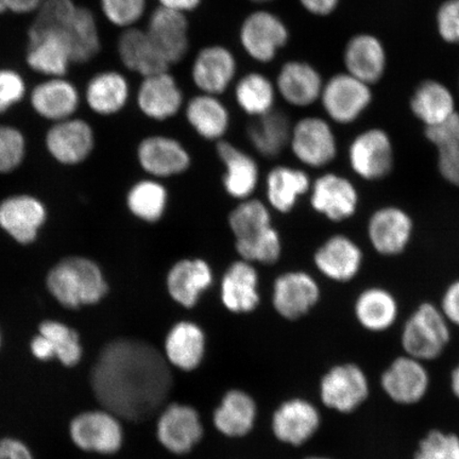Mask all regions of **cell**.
<instances>
[{
	"label": "cell",
	"mask_w": 459,
	"mask_h": 459,
	"mask_svg": "<svg viewBox=\"0 0 459 459\" xmlns=\"http://www.w3.org/2000/svg\"><path fill=\"white\" fill-rule=\"evenodd\" d=\"M90 382L102 409L136 423L156 415L174 385L164 354L152 343L128 337L101 349Z\"/></svg>",
	"instance_id": "cell-1"
},
{
	"label": "cell",
	"mask_w": 459,
	"mask_h": 459,
	"mask_svg": "<svg viewBox=\"0 0 459 459\" xmlns=\"http://www.w3.org/2000/svg\"><path fill=\"white\" fill-rule=\"evenodd\" d=\"M50 294L63 307L78 309L100 303L108 290L99 265L89 258H65L48 275Z\"/></svg>",
	"instance_id": "cell-2"
},
{
	"label": "cell",
	"mask_w": 459,
	"mask_h": 459,
	"mask_svg": "<svg viewBox=\"0 0 459 459\" xmlns=\"http://www.w3.org/2000/svg\"><path fill=\"white\" fill-rule=\"evenodd\" d=\"M452 341V326L438 306L423 302L402 326V351L429 364L439 359Z\"/></svg>",
	"instance_id": "cell-3"
},
{
	"label": "cell",
	"mask_w": 459,
	"mask_h": 459,
	"mask_svg": "<svg viewBox=\"0 0 459 459\" xmlns=\"http://www.w3.org/2000/svg\"><path fill=\"white\" fill-rule=\"evenodd\" d=\"M321 402L338 414L350 415L368 402L371 382L368 373L357 363H342L331 367L321 377Z\"/></svg>",
	"instance_id": "cell-4"
},
{
	"label": "cell",
	"mask_w": 459,
	"mask_h": 459,
	"mask_svg": "<svg viewBox=\"0 0 459 459\" xmlns=\"http://www.w3.org/2000/svg\"><path fill=\"white\" fill-rule=\"evenodd\" d=\"M290 31L282 17L268 10H255L245 16L238 39L245 54L260 65L275 60L290 43Z\"/></svg>",
	"instance_id": "cell-5"
},
{
	"label": "cell",
	"mask_w": 459,
	"mask_h": 459,
	"mask_svg": "<svg viewBox=\"0 0 459 459\" xmlns=\"http://www.w3.org/2000/svg\"><path fill=\"white\" fill-rule=\"evenodd\" d=\"M378 385L394 404L410 407L426 400L432 386V377L428 364L403 353L382 371Z\"/></svg>",
	"instance_id": "cell-6"
},
{
	"label": "cell",
	"mask_w": 459,
	"mask_h": 459,
	"mask_svg": "<svg viewBox=\"0 0 459 459\" xmlns=\"http://www.w3.org/2000/svg\"><path fill=\"white\" fill-rule=\"evenodd\" d=\"M350 168L365 181L385 179L394 169V149L386 131L371 128L354 137L348 149Z\"/></svg>",
	"instance_id": "cell-7"
},
{
	"label": "cell",
	"mask_w": 459,
	"mask_h": 459,
	"mask_svg": "<svg viewBox=\"0 0 459 459\" xmlns=\"http://www.w3.org/2000/svg\"><path fill=\"white\" fill-rule=\"evenodd\" d=\"M290 147L294 157L309 169H324L337 157V140L328 120L306 117L292 125Z\"/></svg>",
	"instance_id": "cell-8"
},
{
	"label": "cell",
	"mask_w": 459,
	"mask_h": 459,
	"mask_svg": "<svg viewBox=\"0 0 459 459\" xmlns=\"http://www.w3.org/2000/svg\"><path fill=\"white\" fill-rule=\"evenodd\" d=\"M326 117L338 125H349L360 117L372 100L369 84L352 74H337L325 82L320 96Z\"/></svg>",
	"instance_id": "cell-9"
},
{
	"label": "cell",
	"mask_w": 459,
	"mask_h": 459,
	"mask_svg": "<svg viewBox=\"0 0 459 459\" xmlns=\"http://www.w3.org/2000/svg\"><path fill=\"white\" fill-rule=\"evenodd\" d=\"M70 435L79 449L102 455H115L124 443L120 419L105 409L84 411L74 417Z\"/></svg>",
	"instance_id": "cell-10"
},
{
	"label": "cell",
	"mask_w": 459,
	"mask_h": 459,
	"mask_svg": "<svg viewBox=\"0 0 459 459\" xmlns=\"http://www.w3.org/2000/svg\"><path fill=\"white\" fill-rule=\"evenodd\" d=\"M309 194L313 210L332 222L346 221L359 210V189L347 177L335 172L319 176Z\"/></svg>",
	"instance_id": "cell-11"
},
{
	"label": "cell",
	"mask_w": 459,
	"mask_h": 459,
	"mask_svg": "<svg viewBox=\"0 0 459 459\" xmlns=\"http://www.w3.org/2000/svg\"><path fill=\"white\" fill-rule=\"evenodd\" d=\"M414 235V221L397 205L376 210L367 223V238L372 249L383 256H397L407 249Z\"/></svg>",
	"instance_id": "cell-12"
},
{
	"label": "cell",
	"mask_w": 459,
	"mask_h": 459,
	"mask_svg": "<svg viewBox=\"0 0 459 459\" xmlns=\"http://www.w3.org/2000/svg\"><path fill=\"white\" fill-rule=\"evenodd\" d=\"M320 298L317 280L307 272H286L280 274L273 285V308L286 320L304 317L317 306Z\"/></svg>",
	"instance_id": "cell-13"
},
{
	"label": "cell",
	"mask_w": 459,
	"mask_h": 459,
	"mask_svg": "<svg viewBox=\"0 0 459 459\" xmlns=\"http://www.w3.org/2000/svg\"><path fill=\"white\" fill-rule=\"evenodd\" d=\"M237 74V56L223 45L204 46L192 62L191 79L200 93L215 96L226 93Z\"/></svg>",
	"instance_id": "cell-14"
},
{
	"label": "cell",
	"mask_w": 459,
	"mask_h": 459,
	"mask_svg": "<svg viewBox=\"0 0 459 459\" xmlns=\"http://www.w3.org/2000/svg\"><path fill=\"white\" fill-rule=\"evenodd\" d=\"M314 265L325 278L348 283L358 277L364 265V252L351 238L332 235L314 254Z\"/></svg>",
	"instance_id": "cell-15"
},
{
	"label": "cell",
	"mask_w": 459,
	"mask_h": 459,
	"mask_svg": "<svg viewBox=\"0 0 459 459\" xmlns=\"http://www.w3.org/2000/svg\"><path fill=\"white\" fill-rule=\"evenodd\" d=\"M157 436L166 450L177 455H186L204 436L198 411L186 404L166 406L158 419Z\"/></svg>",
	"instance_id": "cell-16"
},
{
	"label": "cell",
	"mask_w": 459,
	"mask_h": 459,
	"mask_svg": "<svg viewBox=\"0 0 459 459\" xmlns=\"http://www.w3.org/2000/svg\"><path fill=\"white\" fill-rule=\"evenodd\" d=\"M137 160L141 168L157 179L185 174L192 164L186 146L163 134L145 137L137 147Z\"/></svg>",
	"instance_id": "cell-17"
},
{
	"label": "cell",
	"mask_w": 459,
	"mask_h": 459,
	"mask_svg": "<svg viewBox=\"0 0 459 459\" xmlns=\"http://www.w3.org/2000/svg\"><path fill=\"white\" fill-rule=\"evenodd\" d=\"M137 106L146 117L165 122L185 107V93L169 71L143 77L137 90Z\"/></svg>",
	"instance_id": "cell-18"
},
{
	"label": "cell",
	"mask_w": 459,
	"mask_h": 459,
	"mask_svg": "<svg viewBox=\"0 0 459 459\" xmlns=\"http://www.w3.org/2000/svg\"><path fill=\"white\" fill-rule=\"evenodd\" d=\"M214 282V272L204 258H182L166 275V290L172 301L185 308L197 306Z\"/></svg>",
	"instance_id": "cell-19"
},
{
	"label": "cell",
	"mask_w": 459,
	"mask_h": 459,
	"mask_svg": "<svg viewBox=\"0 0 459 459\" xmlns=\"http://www.w3.org/2000/svg\"><path fill=\"white\" fill-rule=\"evenodd\" d=\"M228 222L234 237L235 250L240 256L277 230L273 225L269 205L252 197L239 201L230 212Z\"/></svg>",
	"instance_id": "cell-20"
},
{
	"label": "cell",
	"mask_w": 459,
	"mask_h": 459,
	"mask_svg": "<svg viewBox=\"0 0 459 459\" xmlns=\"http://www.w3.org/2000/svg\"><path fill=\"white\" fill-rule=\"evenodd\" d=\"M145 30L170 67L185 60L191 45L186 14L158 7L149 16Z\"/></svg>",
	"instance_id": "cell-21"
},
{
	"label": "cell",
	"mask_w": 459,
	"mask_h": 459,
	"mask_svg": "<svg viewBox=\"0 0 459 459\" xmlns=\"http://www.w3.org/2000/svg\"><path fill=\"white\" fill-rule=\"evenodd\" d=\"M278 96L287 105L307 108L320 100L324 89V79L317 68L301 60L283 63L275 78Z\"/></svg>",
	"instance_id": "cell-22"
},
{
	"label": "cell",
	"mask_w": 459,
	"mask_h": 459,
	"mask_svg": "<svg viewBox=\"0 0 459 459\" xmlns=\"http://www.w3.org/2000/svg\"><path fill=\"white\" fill-rule=\"evenodd\" d=\"M260 277L255 264L239 258L229 265L221 283L222 306L233 314H249L260 306Z\"/></svg>",
	"instance_id": "cell-23"
},
{
	"label": "cell",
	"mask_w": 459,
	"mask_h": 459,
	"mask_svg": "<svg viewBox=\"0 0 459 459\" xmlns=\"http://www.w3.org/2000/svg\"><path fill=\"white\" fill-rule=\"evenodd\" d=\"M216 152L225 166L222 185L230 197L238 201L249 199L260 181V169L256 160L234 143L217 142Z\"/></svg>",
	"instance_id": "cell-24"
},
{
	"label": "cell",
	"mask_w": 459,
	"mask_h": 459,
	"mask_svg": "<svg viewBox=\"0 0 459 459\" xmlns=\"http://www.w3.org/2000/svg\"><path fill=\"white\" fill-rule=\"evenodd\" d=\"M320 424L321 416L317 407L303 399L284 402L273 419L275 437L295 446L311 439L317 433Z\"/></svg>",
	"instance_id": "cell-25"
},
{
	"label": "cell",
	"mask_w": 459,
	"mask_h": 459,
	"mask_svg": "<svg viewBox=\"0 0 459 459\" xmlns=\"http://www.w3.org/2000/svg\"><path fill=\"white\" fill-rule=\"evenodd\" d=\"M93 130L82 119H65L57 122L46 135V146L51 156L60 163H82L93 151Z\"/></svg>",
	"instance_id": "cell-26"
},
{
	"label": "cell",
	"mask_w": 459,
	"mask_h": 459,
	"mask_svg": "<svg viewBox=\"0 0 459 459\" xmlns=\"http://www.w3.org/2000/svg\"><path fill=\"white\" fill-rule=\"evenodd\" d=\"M353 311L361 329L381 334L397 325L400 307L392 291L381 286H371L359 292Z\"/></svg>",
	"instance_id": "cell-27"
},
{
	"label": "cell",
	"mask_w": 459,
	"mask_h": 459,
	"mask_svg": "<svg viewBox=\"0 0 459 459\" xmlns=\"http://www.w3.org/2000/svg\"><path fill=\"white\" fill-rule=\"evenodd\" d=\"M45 220L44 205L26 195L10 197L0 204V227L20 244L34 242Z\"/></svg>",
	"instance_id": "cell-28"
},
{
	"label": "cell",
	"mask_w": 459,
	"mask_h": 459,
	"mask_svg": "<svg viewBox=\"0 0 459 459\" xmlns=\"http://www.w3.org/2000/svg\"><path fill=\"white\" fill-rule=\"evenodd\" d=\"M120 61L129 71L147 77L169 71V65L160 55L146 30L132 27L125 29L117 43Z\"/></svg>",
	"instance_id": "cell-29"
},
{
	"label": "cell",
	"mask_w": 459,
	"mask_h": 459,
	"mask_svg": "<svg viewBox=\"0 0 459 459\" xmlns=\"http://www.w3.org/2000/svg\"><path fill=\"white\" fill-rule=\"evenodd\" d=\"M26 60L34 72L51 78L65 76L72 56L66 39L61 32L28 34Z\"/></svg>",
	"instance_id": "cell-30"
},
{
	"label": "cell",
	"mask_w": 459,
	"mask_h": 459,
	"mask_svg": "<svg viewBox=\"0 0 459 459\" xmlns=\"http://www.w3.org/2000/svg\"><path fill=\"white\" fill-rule=\"evenodd\" d=\"M204 353L205 335L197 324L182 320L171 326L164 343V357L169 365L192 371L199 367Z\"/></svg>",
	"instance_id": "cell-31"
},
{
	"label": "cell",
	"mask_w": 459,
	"mask_h": 459,
	"mask_svg": "<svg viewBox=\"0 0 459 459\" xmlns=\"http://www.w3.org/2000/svg\"><path fill=\"white\" fill-rule=\"evenodd\" d=\"M343 63L348 74L370 85L385 72V49L380 39L371 34H359L344 48Z\"/></svg>",
	"instance_id": "cell-32"
},
{
	"label": "cell",
	"mask_w": 459,
	"mask_h": 459,
	"mask_svg": "<svg viewBox=\"0 0 459 459\" xmlns=\"http://www.w3.org/2000/svg\"><path fill=\"white\" fill-rule=\"evenodd\" d=\"M307 171L292 166L278 165L266 177V197L269 208L281 214H289L304 195L312 187Z\"/></svg>",
	"instance_id": "cell-33"
},
{
	"label": "cell",
	"mask_w": 459,
	"mask_h": 459,
	"mask_svg": "<svg viewBox=\"0 0 459 459\" xmlns=\"http://www.w3.org/2000/svg\"><path fill=\"white\" fill-rule=\"evenodd\" d=\"M186 122L204 140L220 142L228 134L231 117L220 96L199 93L186 102Z\"/></svg>",
	"instance_id": "cell-34"
},
{
	"label": "cell",
	"mask_w": 459,
	"mask_h": 459,
	"mask_svg": "<svg viewBox=\"0 0 459 459\" xmlns=\"http://www.w3.org/2000/svg\"><path fill=\"white\" fill-rule=\"evenodd\" d=\"M30 103L39 117L62 122L77 111L80 96L76 86L68 80L50 78L32 90Z\"/></svg>",
	"instance_id": "cell-35"
},
{
	"label": "cell",
	"mask_w": 459,
	"mask_h": 459,
	"mask_svg": "<svg viewBox=\"0 0 459 459\" xmlns=\"http://www.w3.org/2000/svg\"><path fill=\"white\" fill-rule=\"evenodd\" d=\"M292 124L289 115L273 110L248 126L247 135L251 146L263 158L275 159L290 147Z\"/></svg>",
	"instance_id": "cell-36"
},
{
	"label": "cell",
	"mask_w": 459,
	"mask_h": 459,
	"mask_svg": "<svg viewBox=\"0 0 459 459\" xmlns=\"http://www.w3.org/2000/svg\"><path fill=\"white\" fill-rule=\"evenodd\" d=\"M130 93V83L122 73L107 71L90 80L85 97L91 111L108 117L127 106Z\"/></svg>",
	"instance_id": "cell-37"
},
{
	"label": "cell",
	"mask_w": 459,
	"mask_h": 459,
	"mask_svg": "<svg viewBox=\"0 0 459 459\" xmlns=\"http://www.w3.org/2000/svg\"><path fill=\"white\" fill-rule=\"evenodd\" d=\"M256 405L254 399L242 390H230L217 407L213 421L227 437H243L255 427Z\"/></svg>",
	"instance_id": "cell-38"
},
{
	"label": "cell",
	"mask_w": 459,
	"mask_h": 459,
	"mask_svg": "<svg viewBox=\"0 0 459 459\" xmlns=\"http://www.w3.org/2000/svg\"><path fill=\"white\" fill-rule=\"evenodd\" d=\"M411 108L426 128L444 124L457 113L450 90L434 80H428L418 86L411 97Z\"/></svg>",
	"instance_id": "cell-39"
},
{
	"label": "cell",
	"mask_w": 459,
	"mask_h": 459,
	"mask_svg": "<svg viewBox=\"0 0 459 459\" xmlns=\"http://www.w3.org/2000/svg\"><path fill=\"white\" fill-rule=\"evenodd\" d=\"M277 97L274 82L262 73L245 74L234 84L237 105L240 110L255 118L274 110Z\"/></svg>",
	"instance_id": "cell-40"
},
{
	"label": "cell",
	"mask_w": 459,
	"mask_h": 459,
	"mask_svg": "<svg viewBox=\"0 0 459 459\" xmlns=\"http://www.w3.org/2000/svg\"><path fill=\"white\" fill-rule=\"evenodd\" d=\"M426 137L437 152V168L449 185L459 187V113L436 127L426 128Z\"/></svg>",
	"instance_id": "cell-41"
},
{
	"label": "cell",
	"mask_w": 459,
	"mask_h": 459,
	"mask_svg": "<svg viewBox=\"0 0 459 459\" xmlns=\"http://www.w3.org/2000/svg\"><path fill=\"white\" fill-rule=\"evenodd\" d=\"M61 33L70 48L73 63L89 62L100 51L99 27L88 8L77 7L70 25Z\"/></svg>",
	"instance_id": "cell-42"
},
{
	"label": "cell",
	"mask_w": 459,
	"mask_h": 459,
	"mask_svg": "<svg viewBox=\"0 0 459 459\" xmlns=\"http://www.w3.org/2000/svg\"><path fill=\"white\" fill-rule=\"evenodd\" d=\"M127 205L131 213L140 221L156 223L162 220L168 210V189L158 180H142L131 187Z\"/></svg>",
	"instance_id": "cell-43"
},
{
	"label": "cell",
	"mask_w": 459,
	"mask_h": 459,
	"mask_svg": "<svg viewBox=\"0 0 459 459\" xmlns=\"http://www.w3.org/2000/svg\"><path fill=\"white\" fill-rule=\"evenodd\" d=\"M39 334L48 342L54 358L65 367H74L82 359V346L77 331L55 320L43 321Z\"/></svg>",
	"instance_id": "cell-44"
},
{
	"label": "cell",
	"mask_w": 459,
	"mask_h": 459,
	"mask_svg": "<svg viewBox=\"0 0 459 459\" xmlns=\"http://www.w3.org/2000/svg\"><path fill=\"white\" fill-rule=\"evenodd\" d=\"M412 459H459V435L444 429L428 430L418 441Z\"/></svg>",
	"instance_id": "cell-45"
},
{
	"label": "cell",
	"mask_w": 459,
	"mask_h": 459,
	"mask_svg": "<svg viewBox=\"0 0 459 459\" xmlns=\"http://www.w3.org/2000/svg\"><path fill=\"white\" fill-rule=\"evenodd\" d=\"M77 7L73 0H44L28 34L65 31Z\"/></svg>",
	"instance_id": "cell-46"
},
{
	"label": "cell",
	"mask_w": 459,
	"mask_h": 459,
	"mask_svg": "<svg viewBox=\"0 0 459 459\" xmlns=\"http://www.w3.org/2000/svg\"><path fill=\"white\" fill-rule=\"evenodd\" d=\"M106 19L114 26L128 29L135 27L147 10V0H100Z\"/></svg>",
	"instance_id": "cell-47"
},
{
	"label": "cell",
	"mask_w": 459,
	"mask_h": 459,
	"mask_svg": "<svg viewBox=\"0 0 459 459\" xmlns=\"http://www.w3.org/2000/svg\"><path fill=\"white\" fill-rule=\"evenodd\" d=\"M24 156V135L10 126L0 125V174L14 170Z\"/></svg>",
	"instance_id": "cell-48"
},
{
	"label": "cell",
	"mask_w": 459,
	"mask_h": 459,
	"mask_svg": "<svg viewBox=\"0 0 459 459\" xmlns=\"http://www.w3.org/2000/svg\"><path fill=\"white\" fill-rule=\"evenodd\" d=\"M26 83L21 74L13 70H0V114L24 100Z\"/></svg>",
	"instance_id": "cell-49"
},
{
	"label": "cell",
	"mask_w": 459,
	"mask_h": 459,
	"mask_svg": "<svg viewBox=\"0 0 459 459\" xmlns=\"http://www.w3.org/2000/svg\"><path fill=\"white\" fill-rule=\"evenodd\" d=\"M440 37L447 43H459V0H446L437 13Z\"/></svg>",
	"instance_id": "cell-50"
},
{
	"label": "cell",
	"mask_w": 459,
	"mask_h": 459,
	"mask_svg": "<svg viewBox=\"0 0 459 459\" xmlns=\"http://www.w3.org/2000/svg\"><path fill=\"white\" fill-rule=\"evenodd\" d=\"M438 307L447 323L459 329V279L446 287Z\"/></svg>",
	"instance_id": "cell-51"
},
{
	"label": "cell",
	"mask_w": 459,
	"mask_h": 459,
	"mask_svg": "<svg viewBox=\"0 0 459 459\" xmlns=\"http://www.w3.org/2000/svg\"><path fill=\"white\" fill-rule=\"evenodd\" d=\"M0 459H34L32 453L22 441L16 438L0 439Z\"/></svg>",
	"instance_id": "cell-52"
},
{
	"label": "cell",
	"mask_w": 459,
	"mask_h": 459,
	"mask_svg": "<svg viewBox=\"0 0 459 459\" xmlns=\"http://www.w3.org/2000/svg\"><path fill=\"white\" fill-rule=\"evenodd\" d=\"M307 13L315 16H328L334 13L340 0H298Z\"/></svg>",
	"instance_id": "cell-53"
},
{
	"label": "cell",
	"mask_w": 459,
	"mask_h": 459,
	"mask_svg": "<svg viewBox=\"0 0 459 459\" xmlns=\"http://www.w3.org/2000/svg\"><path fill=\"white\" fill-rule=\"evenodd\" d=\"M158 3L160 8L186 15L196 11L204 0H158Z\"/></svg>",
	"instance_id": "cell-54"
},
{
	"label": "cell",
	"mask_w": 459,
	"mask_h": 459,
	"mask_svg": "<svg viewBox=\"0 0 459 459\" xmlns=\"http://www.w3.org/2000/svg\"><path fill=\"white\" fill-rule=\"evenodd\" d=\"M30 350L33 357L39 360L48 361L55 359L48 342L41 334L33 338L30 343Z\"/></svg>",
	"instance_id": "cell-55"
},
{
	"label": "cell",
	"mask_w": 459,
	"mask_h": 459,
	"mask_svg": "<svg viewBox=\"0 0 459 459\" xmlns=\"http://www.w3.org/2000/svg\"><path fill=\"white\" fill-rule=\"evenodd\" d=\"M44 0H5L7 9L17 14L30 13L42 4Z\"/></svg>",
	"instance_id": "cell-56"
},
{
	"label": "cell",
	"mask_w": 459,
	"mask_h": 459,
	"mask_svg": "<svg viewBox=\"0 0 459 459\" xmlns=\"http://www.w3.org/2000/svg\"><path fill=\"white\" fill-rule=\"evenodd\" d=\"M449 387L453 397L459 402V363L450 372Z\"/></svg>",
	"instance_id": "cell-57"
},
{
	"label": "cell",
	"mask_w": 459,
	"mask_h": 459,
	"mask_svg": "<svg viewBox=\"0 0 459 459\" xmlns=\"http://www.w3.org/2000/svg\"><path fill=\"white\" fill-rule=\"evenodd\" d=\"M7 3H5V0H0V13H7Z\"/></svg>",
	"instance_id": "cell-58"
},
{
	"label": "cell",
	"mask_w": 459,
	"mask_h": 459,
	"mask_svg": "<svg viewBox=\"0 0 459 459\" xmlns=\"http://www.w3.org/2000/svg\"><path fill=\"white\" fill-rule=\"evenodd\" d=\"M250 2L255 3V4H265V3L272 2V0H250Z\"/></svg>",
	"instance_id": "cell-59"
},
{
	"label": "cell",
	"mask_w": 459,
	"mask_h": 459,
	"mask_svg": "<svg viewBox=\"0 0 459 459\" xmlns=\"http://www.w3.org/2000/svg\"><path fill=\"white\" fill-rule=\"evenodd\" d=\"M306 459H332V458L325 457V456H311V457H307Z\"/></svg>",
	"instance_id": "cell-60"
},
{
	"label": "cell",
	"mask_w": 459,
	"mask_h": 459,
	"mask_svg": "<svg viewBox=\"0 0 459 459\" xmlns=\"http://www.w3.org/2000/svg\"><path fill=\"white\" fill-rule=\"evenodd\" d=\"M0 344H2V336H0Z\"/></svg>",
	"instance_id": "cell-61"
}]
</instances>
